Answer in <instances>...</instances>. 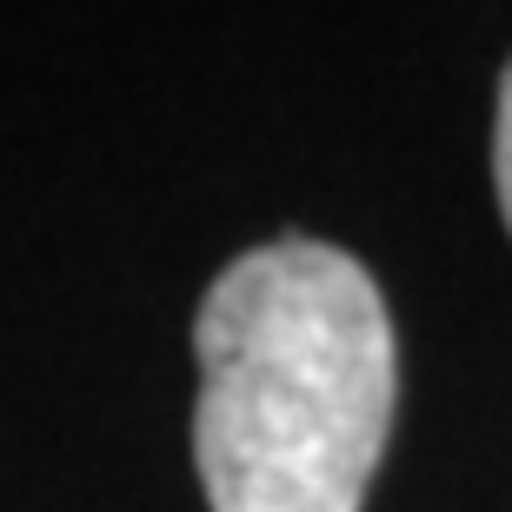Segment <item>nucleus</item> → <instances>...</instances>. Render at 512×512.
Returning a JSON list of instances; mask_svg holds the SVG:
<instances>
[{"instance_id":"f257e3e1","label":"nucleus","mask_w":512,"mask_h":512,"mask_svg":"<svg viewBox=\"0 0 512 512\" xmlns=\"http://www.w3.org/2000/svg\"><path fill=\"white\" fill-rule=\"evenodd\" d=\"M193 353V459L213 512H360L393 433L399 346L353 253H240L200 300Z\"/></svg>"},{"instance_id":"f03ea898","label":"nucleus","mask_w":512,"mask_h":512,"mask_svg":"<svg viewBox=\"0 0 512 512\" xmlns=\"http://www.w3.org/2000/svg\"><path fill=\"white\" fill-rule=\"evenodd\" d=\"M493 180H499V213L512 227V67L499 80V133H493Z\"/></svg>"}]
</instances>
